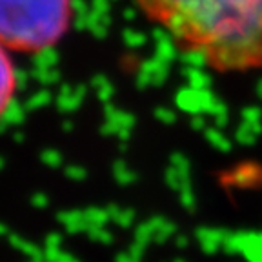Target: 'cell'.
Instances as JSON below:
<instances>
[{"label": "cell", "mask_w": 262, "mask_h": 262, "mask_svg": "<svg viewBox=\"0 0 262 262\" xmlns=\"http://www.w3.org/2000/svg\"><path fill=\"white\" fill-rule=\"evenodd\" d=\"M179 51L219 73L262 68V0H135Z\"/></svg>", "instance_id": "cell-1"}, {"label": "cell", "mask_w": 262, "mask_h": 262, "mask_svg": "<svg viewBox=\"0 0 262 262\" xmlns=\"http://www.w3.org/2000/svg\"><path fill=\"white\" fill-rule=\"evenodd\" d=\"M73 20V0H0V44L16 53L55 48Z\"/></svg>", "instance_id": "cell-2"}, {"label": "cell", "mask_w": 262, "mask_h": 262, "mask_svg": "<svg viewBox=\"0 0 262 262\" xmlns=\"http://www.w3.org/2000/svg\"><path fill=\"white\" fill-rule=\"evenodd\" d=\"M18 90V73L16 66L9 57V49L0 44V119L13 106Z\"/></svg>", "instance_id": "cell-3"}]
</instances>
